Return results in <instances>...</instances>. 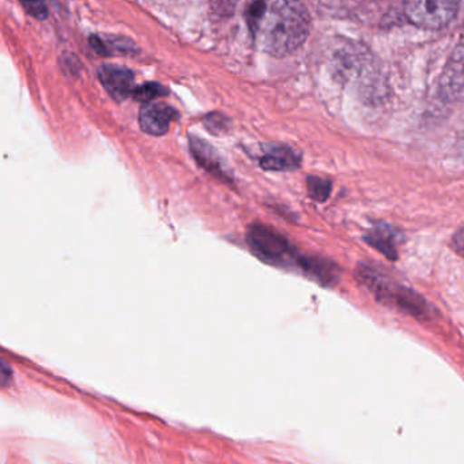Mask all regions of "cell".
<instances>
[{
    "instance_id": "12",
    "label": "cell",
    "mask_w": 464,
    "mask_h": 464,
    "mask_svg": "<svg viewBox=\"0 0 464 464\" xmlns=\"http://www.w3.org/2000/svg\"><path fill=\"white\" fill-rule=\"evenodd\" d=\"M164 94H167V88L165 86L160 85L157 82H148L145 85L135 88L131 97L135 102L148 104V102H153L154 100L160 99Z\"/></svg>"
},
{
    "instance_id": "15",
    "label": "cell",
    "mask_w": 464,
    "mask_h": 464,
    "mask_svg": "<svg viewBox=\"0 0 464 464\" xmlns=\"http://www.w3.org/2000/svg\"><path fill=\"white\" fill-rule=\"evenodd\" d=\"M452 248L456 254L460 255V256H464V227L453 236Z\"/></svg>"
},
{
    "instance_id": "3",
    "label": "cell",
    "mask_w": 464,
    "mask_h": 464,
    "mask_svg": "<svg viewBox=\"0 0 464 464\" xmlns=\"http://www.w3.org/2000/svg\"><path fill=\"white\" fill-rule=\"evenodd\" d=\"M246 243L263 262L281 268L305 270L308 257L301 255L285 236L266 225L254 224L246 230Z\"/></svg>"
},
{
    "instance_id": "16",
    "label": "cell",
    "mask_w": 464,
    "mask_h": 464,
    "mask_svg": "<svg viewBox=\"0 0 464 464\" xmlns=\"http://www.w3.org/2000/svg\"><path fill=\"white\" fill-rule=\"evenodd\" d=\"M10 374H13L12 369L7 365L6 361H2V385L6 387L7 380L10 379Z\"/></svg>"
},
{
    "instance_id": "10",
    "label": "cell",
    "mask_w": 464,
    "mask_h": 464,
    "mask_svg": "<svg viewBox=\"0 0 464 464\" xmlns=\"http://www.w3.org/2000/svg\"><path fill=\"white\" fill-rule=\"evenodd\" d=\"M91 47L97 55L110 58V56L134 55L138 53L137 45L132 40L115 34H93L89 37Z\"/></svg>"
},
{
    "instance_id": "14",
    "label": "cell",
    "mask_w": 464,
    "mask_h": 464,
    "mask_svg": "<svg viewBox=\"0 0 464 464\" xmlns=\"http://www.w3.org/2000/svg\"><path fill=\"white\" fill-rule=\"evenodd\" d=\"M18 2L26 10V13L36 20L43 21L48 17V6L45 0H18Z\"/></svg>"
},
{
    "instance_id": "2",
    "label": "cell",
    "mask_w": 464,
    "mask_h": 464,
    "mask_svg": "<svg viewBox=\"0 0 464 464\" xmlns=\"http://www.w3.org/2000/svg\"><path fill=\"white\" fill-rule=\"evenodd\" d=\"M358 281L374 295L377 301L404 312L415 319L430 320L433 309L422 295L410 287L393 281L379 268L360 265L357 268Z\"/></svg>"
},
{
    "instance_id": "1",
    "label": "cell",
    "mask_w": 464,
    "mask_h": 464,
    "mask_svg": "<svg viewBox=\"0 0 464 464\" xmlns=\"http://www.w3.org/2000/svg\"><path fill=\"white\" fill-rule=\"evenodd\" d=\"M246 18L257 47L274 58L292 55L311 34V14L301 0H251Z\"/></svg>"
},
{
    "instance_id": "6",
    "label": "cell",
    "mask_w": 464,
    "mask_h": 464,
    "mask_svg": "<svg viewBox=\"0 0 464 464\" xmlns=\"http://www.w3.org/2000/svg\"><path fill=\"white\" fill-rule=\"evenodd\" d=\"M97 77L116 102H124L134 92L135 75L127 67L104 64L97 70Z\"/></svg>"
},
{
    "instance_id": "13",
    "label": "cell",
    "mask_w": 464,
    "mask_h": 464,
    "mask_svg": "<svg viewBox=\"0 0 464 464\" xmlns=\"http://www.w3.org/2000/svg\"><path fill=\"white\" fill-rule=\"evenodd\" d=\"M205 127L213 135H224L229 132L230 121L222 113L214 112L206 116Z\"/></svg>"
},
{
    "instance_id": "11",
    "label": "cell",
    "mask_w": 464,
    "mask_h": 464,
    "mask_svg": "<svg viewBox=\"0 0 464 464\" xmlns=\"http://www.w3.org/2000/svg\"><path fill=\"white\" fill-rule=\"evenodd\" d=\"M306 187H308L311 199L319 203L325 202L333 191V183L327 179L319 178V176H309L306 179Z\"/></svg>"
},
{
    "instance_id": "9",
    "label": "cell",
    "mask_w": 464,
    "mask_h": 464,
    "mask_svg": "<svg viewBox=\"0 0 464 464\" xmlns=\"http://www.w3.org/2000/svg\"><path fill=\"white\" fill-rule=\"evenodd\" d=\"M363 240L388 259H398V246L401 241V233L396 227L388 224H376L366 236H363Z\"/></svg>"
},
{
    "instance_id": "8",
    "label": "cell",
    "mask_w": 464,
    "mask_h": 464,
    "mask_svg": "<svg viewBox=\"0 0 464 464\" xmlns=\"http://www.w3.org/2000/svg\"><path fill=\"white\" fill-rule=\"evenodd\" d=\"M189 150L194 156L195 161L208 170L211 175L216 178L222 179V180H230L229 172L225 168L221 157L217 153L216 149L210 143L203 140L199 137L189 138Z\"/></svg>"
},
{
    "instance_id": "7",
    "label": "cell",
    "mask_w": 464,
    "mask_h": 464,
    "mask_svg": "<svg viewBox=\"0 0 464 464\" xmlns=\"http://www.w3.org/2000/svg\"><path fill=\"white\" fill-rule=\"evenodd\" d=\"M262 169L270 172H292L301 167V156L286 145H270L259 159Z\"/></svg>"
},
{
    "instance_id": "4",
    "label": "cell",
    "mask_w": 464,
    "mask_h": 464,
    "mask_svg": "<svg viewBox=\"0 0 464 464\" xmlns=\"http://www.w3.org/2000/svg\"><path fill=\"white\" fill-rule=\"evenodd\" d=\"M461 0H404V15L411 25L425 31L447 28L460 9Z\"/></svg>"
},
{
    "instance_id": "5",
    "label": "cell",
    "mask_w": 464,
    "mask_h": 464,
    "mask_svg": "<svg viewBox=\"0 0 464 464\" xmlns=\"http://www.w3.org/2000/svg\"><path fill=\"white\" fill-rule=\"evenodd\" d=\"M179 118L178 111L165 102H148L140 111V126L145 134L162 137Z\"/></svg>"
}]
</instances>
